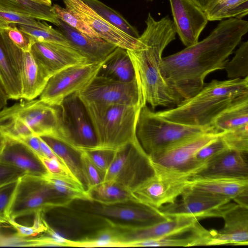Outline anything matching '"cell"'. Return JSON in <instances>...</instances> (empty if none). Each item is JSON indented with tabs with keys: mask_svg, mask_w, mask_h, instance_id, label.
Wrapping results in <instances>:
<instances>
[{
	"mask_svg": "<svg viewBox=\"0 0 248 248\" xmlns=\"http://www.w3.org/2000/svg\"><path fill=\"white\" fill-rule=\"evenodd\" d=\"M8 222L15 228L16 231V233L22 237H33L42 233L33 224L31 227L26 226L20 225L15 221V220L11 219H9Z\"/></svg>",
	"mask_w": 248,
	"mask_h": 248,
	"instance_id": "obj_51",
	"label": "cell"
},
{
	"mask_svg": "<svg viewBox=\"0 0 248 248\" xmlns=\"http://www.w3.org/2000/svg\"><path fill=\"white\" fill-rule=\"evenodd\" d=\"M22 31L32 37L36 42L57 43L71 46L66 37L51 26L44 28L16 25Z\"/></svg>",
	"mask_w": 248,
	"mask_h": 248,
	"instance_id": "obj_40",
	"label": "cell"
},
{
	"mask_svg": "<svg viewBox=\"0 0 248 248\" xmlns=\"http://www.w3.org/2000/svg\"><path fill=\"white\" fill-rule=\"evenodd\" d=\"M19 179L0 186V221L8 222L9 219L10 210L18 188Z\"/></svg>",
	"mask_w": 248,
	"mask_h": 248,
	"instance_id": "obj_42",
	"label": "cell"
},
{
	"mask_svg": "<svg viewBox=\"0 0 248 248\" xmlns=\"http://www.w3.org/2000/svg\"><path fill=\"white\" fill-rule=\"evenodd\" d=\"M27 174L24 171L0 162V186Z\"/></svg>",
	"mask_w": 248,
	"mask_h": 248,
	"instance_id": "obj_50",
	"label": "cell"
},
{
	"mask_svg": "<svg viewBox=\"0 0 248 248\" xmlns=\"http://www.w3.org/2000/svg\"><path fill=\"white\" fill-rule=\"evenodd\" d=\"M84 104L96 138V149L115 151L137 139L136 125L142 107L117 104Z\"/></svg>",
	"mask_w": 248,
	"mask_h": 248,
	"instance_id": "obj_5",
	"label": "cell"
},
{
	"mask_svg": "<svg viewBox=\"0 0 248 248\" xmlns=\"http://www.w3.org/2000/svg\"><path fill=\"white\" fill-rule=\"evenodd\" d=\"M221 133L210 132L186 139L149 155L161 169L192 177L203 168L195 159L198 151Z\"/></svg>",
	"mask_w": 248,
	"mask_h": 248,
	"instance_id": "obj_9",
	"label": "cell"
},
{
	"mask_svg": "<svg viewBox=\"0 0 248 248\" xmlns=\"http://www.w3.org/2000/svg\"><path fill=\"white\" fill-rule=\"evenodd\" d=\"M219 137L228 149L248 154V124L221 132Z\"/></svg>",
	"mask_w": 248,
	"mask_h": 248,
	"instance_id": "obj_41",
	"label": "cell"
},
{
	"mask_svg": "<svg viewBox=\"0 0 248 248\" xmlns=\"http://www.w3.org/2000/svg\"><path fill=\"white\" fill-rule=\"evenodd\" d=\"M9 98L0 84V111L7 107Z\"/></svg>",
	"mask_w": 248,
	"mask_h": 248,
	"instance_id": "obj_54",
	"label": "cell"
},
{
	"mask_svg": "<svg viewBox=\"0 0 248 248\" xmlns=\"http://www.w3.org/2000/svg\"><path fill=\"white\" fill-rule=\"evenodd\" d=\"M72 247H122V234L119 228L114 225L100 229L78 241L72 242Z\"/></svg>",
	"mask_w": 248,
	"mask_h": 248,
	"instance_id": "obj_34",
	"label": "cell"
},
{
	"mask_svg": "<svg viewBox=\"0 0 248 248\" xmlns=\"http://www.w3.org/2000/svg\"><path fill=\"white\" fill-rule=\"evenodd\" d=\"M17 140L25 144L38 156H44L41 149L39 137L36 136H30L21 138Z\"/></svg>",
	"mask_w": 248,
	"mask_h": 248,
	"instance_id": "obj_52",
	"label": "cell"
},
{
	"mask_svg": "<svg viewBox=\"0 0 248 248\" xmlns=\"http://www.w3.org/2000/svg\"><path fill=\"white\" fill-rule=\"evenodd\" d=\"M230 79L248 77V41L242 42L224 67Z\"/></svg>",
	"mask_w": 248,
	"mask_h": 248,
	"instance_id": "obj_38",
	"label": "cell"
},
{
	"mask_svg": "<svg viewBox=\"0 0 248 248\" xmlns=\"http://www.w3.org/2000/svg\"><path fill=\"white\" fill-rule=\"evenodd\" d=\"M154 0H145L147 2H152L153 1H154Z\"/></svg>",
	"mask_w": 248,
	"mask_h": 248,
	"instance_id": "obj_58",
	"label": "cell"
},
{
	"mask_svg": "<svg viewBox=\"0 0 248 248\" xmlns=\"http://www.w3.org/2000/svg\"><path fill=\"white\" fill-rule=\"evenodd\" d=\"M203 11L209 0H191Z\"/></svg>",
	"mask_w": 248,
	"mask_h": 248,
	"instance_id": "obj_55",
	"label": "cell"
},
{
	"mask_svg": "<svg viewBox=\"0 0 248 248\" xmlns=\"http://www.w3.org/2000/svg\"><path fill=\"white\" fill-rule=\"evenodd\" d=\"M0 135L19 140L30 136H50L61 140L63 136L60 106L39 99H22L0 111Z\"/></svg>",
	"mask_w": 248,
	"mask_h": 248,
	"instance_id": "obj_4",
	"label": "cell"
},
{
	"mask_svg": "<svg viewBox=\"0 0 248 248\" xmlns=\"http://www.w3.org/2000/svg\"><path fill=\"white\" fill-rule=\"evenodd\" d=\"M81 0L111 25L132 37L139 38L140 35L136 28L118 12L99 0Z\"/></svg>",
	"mask_w": 248,
	"mask_h": 248,
	"instance_id": "obj_35",
	"label": "cell"
},
{
	"mask_svg": "<svg viewBox=\"0 0 248 248\" xmlns=\"http://www.w3.org/2000/svg\"><path fill=\"white\" fill-rule=\"evenodd\" d=\"M189 186L229 198L248 207V178L193 176Z\"/></svg>",
	"mask_w": 248,
	"mask_h": 248,
	"instance_id": "obj_23",
	"label": "cell"
},
{
	"mask_svg": "<svg viewBox=\"0 0 248 248\" xmlns=\"http://www.w3.org/2000/svg\"><path fill=\"white\" fill-rule=\"evenodd\" d=\"M10 39L23 52H30L35 40L29 34L21 31L16 24L0 26Z\"/></svg>",
	"mask_w": 248,
	"mask_h": 248,
	"instance_id": "obj_45",
	"label": "cell"
},
{
	"mask_svg": "<svg viewBox=\"0 0 248 248\" xmlns=\"http://www.w3.org/2000/svg\"><path fill=\"white\" fill-rule=\"evenodd\" d=\"M4 142V137L0 135V153Z\"/></svg>",
	"mask_w": 248,
	"mask_h": 248,
	"instance_id": "obj_57",
	"label": "cell"
},
{
	"mask_svg": "<svg viewBox=\"0 0 248 248\" xmlns=\"http://www.w3.org/2000/svg\"><path fill=\"white\" fill-rule=\"evenodd\" d=\"M73 201L56 190L42 177L26 174L19 179L9 219L69 205Z\"/></svg>",
	"mask_w": 248,
	"mask_h": 248,
	"instance_id": "obj_8",
	"label": "cell"
},
{
	"mask_svg": "<svg viewBox=\"0 0 248 248\" xmlns=\"http://www.w3.org/2000/svg\"><path fill=\"white\" fill-rule=\"evenodd\" d=\"M0 11L22 14L49 22L56 26L59 23V19L52 11L51 6L31 0H0Z\"/></svg>",
	"mask_w": 248,
	"mask_h": 248,
	"instance_id": "obj_32",
	"label": "cell"
},
{
	"mask_svg": "<svg viewBox=\"0 0 248 248\" xmlns=\"http://www.w3.org/2000/svg\"><path fill=\"white\" fill-rule=\"evenodd\" d=\"M33 1L39 3L40 4H45L48 6H51V0H31Z\"/></svg>",
	"mask_w": 248,
	"mask_h": 248,
	"instance_id": "obj_56",
	"label": "cell"
},
{
	"mask_svg": "<svg viewBox=\"0 0 248 248\" xmlns=\"http://www.w3.org/2000/svg\"><path fill=\"white\" fill-rule=\"evenodd\" d=\"M227 149L219 136L198 151L195 155L196 161L203 168L207 163Z\"/></svg>",
	"mask_w": 248,
	"mask_h": 248,
	"instance_id": "obj_44",
	"label": "cell"
},
{
	"mask_svg": "<svg viewBox=\"0 0 248 248\" xmlns=\"http://www.w3.org/2000/svg\"><path fill=\"white\" fill-rule=\"evenodd\" d=\"M248 94V77L225 80L213 79L204 84L191 97L175 107L155 112L156 115L182 124L205 127L223 110L241 96Z\"/></svg>",
	"mask_w": 248,
	"mask_h": 248,
	"instance_id": "obj_3",
	"label": "cell"
},
{
	"mask_svg": "<svg viewBox=\"0 0 248 248\" xmlns=\"http://www.w3.org/2000/svg\"><path fill=\"white\" fill-rule=\"evenodd\" d=\"M31 52L52 76L69 67L89 62L74 48L57 43L36 42Z\"/></svg>",
	"mask_w": 248,
	"mask_h": 248,
	"instance_id": "obj_22",
	"label": "cell"
},
{
	"mask_svg": "<svg viewBox=\"0 0 248 248\" xmlns=\"http://www.w3.org/2000/svg\"><path fill=\"white\" fill-rule=\"evenodd\" d=\"M33 237L24 238L16 233L5 234L0 232V246L34 247Z\"/></svg>",
	"mask_w": 248,
	"mask_h": 248,
	"instance_id": "obj_49",
	"label": "cell"
},
{
	"mask_svg": "<svg viewBox=\"0 0 248 248\" xmlns=\"http://www.w3.org/2000/svg\"><path fill=\"white\" fill-rule=\"evenodd\" d=\"M92 163L100 171L105 173L114 154V151L95 149L84 151Z\"/></svg>",
	"mask_w": 248,
	"mask_h": 248,
	"instance_id": "obj_47",
	"label": "cell"
},
{
	"mask_svg": "<svg viewBox=\"0 0 248 248\" xmlns=\"http://www.w3.org/2000/svg\"><path fill=\"white\" fill-rule=\"evenodd\" d=\"M90 212L105 217L114 223L135 227L152 225L169 219L158 209L138 202L113 205H91Z\"/></svg>",
	"mask_w": 248,
	"mask_h": 248,
	"instance_id": "obj_18",
	"label": "cell"
},
{
	"mask_svg": "<svg viewBox=\"0 0 248 248\" xmlns=\"http://www.w3.org/2000/svg\"><path fill=\"white\" fill-rule=\"evenodd\" d=\"M221 217L224 226L219 231L205 230L203 245H248V207L228 203Z\"/></svg>",
	"mask_w": 248,
	"mask_h": 248,
	"instance_id": "obj_15",
	"label": "cell"
},
{
	"mask_svg": "<svg viewBox=\"0 0 248 248\" xmlns=\"http://www.w3.org/2000/svg\"><path fill=\"white\" fill-rule=\"evenodd\" d=\"M145 22L146 28L139 38L140 47L127 50L136 80L145 102L153 108L175 106L181 99L169 87L160 71L163 52L176 38L173 21L168 15L157 20L149 13Z\"/></svg>",
	"mask_w": 248,
	"mask_h": 248,
	"instance_id": "obj_2",
	"label": "cell"
},
{
	"mask_svg": "<svg viewBox=\"0 0 248 248\" xmlns=\"http://www.w3.org/2000/svg\"><path fill=\"white\" fill-rule=\"evenodd\" d=\"M210 132H217L211 126H195L169 121L156 115L145 105L139 113L136 135L142 148L150 155L186 139Z\"/></svg>",
	"mask_w": 248,
	"mask_h": 248,
	"instance_id": "obj_6",
	"label": "cell"
},
{
	"mask_svg": "<svg viewBox=\"0 0 248 248\" xmlns=\"http://www.w3.org/2000/svg\"><path fill=\"white\" fill-rule=\"evenodd\" d=\"M38 156L49 173L55 176L73 179L78 182L66 167L58 160L45 156Z\"/></svg>",
	"mask_w": 248,
	"mask_h": 248,
	"instance_id": "obj_48",
	"label": "cell"
},
{
	"mask_svg": "<svg viewBox=\"0 0 248 248\" xmlns=\"http://www.w3.org/2000/svg\"><path fill=\"white\" fill-rule=\"evenodd\" d=\"M39 20L32 16L20 13L0 11V26L16 24L44 28L49 25L45 22H42Z\"/></svg>",
	"mask_w": 248,
	"mask_h": 248,
	"instance_id": "obj_43",
	"label": "cell"
},
{
	"mask_svg": "<svg viewBox=\"0 0 248 248\" xmlns=\"http://www.w3.org/2000/svg\"><path fill=\"white\" fill-rule=\"evenodd\" d=\"M20 75L21 99L26 100H33L40 96L52 76L31 51L23 52Z\"/></svg>",
	"mask_w": 248,
	"mask_h": 248,
	"instance_id": "obj_27",
	"label": "cell"
},
{
	"mask_svg": "<svg viewBox=\"0 0 248 248\" xmlns=\"http://www.w3.org/2000/svg\"><path fill=\"white\" fill-rule=\"evenodd\" d=\"M155 167V174L131 194L137 202L158 209L176 201L189 186L191 177Z\"/></svg>",
	"mask_w": 248,
	"mask_h": 248,
	"instance_id": "obj_11",
	"label": "cell"
},
{
	"mask_svg": "<svg viewBox=\"0 0 248 248\" xmlns=\"http://www.w3.org/2000/svg\"><path fill=\"white\" fill-rule=\"evenodd\" d=\"M60 106L63 130L62 141L80 151L96 149L97 142L93 124L78 93L66 97Z\"/></svg>",
	"mask_w": 248,
	"mask_h": 248,
	"instance_id": "obj_10",
	"label": "cell"
},
{
	"mask_svg": "<svg viewBox=\"0 0 248 248\" xmlns=\"http://www.w3.org/2000/svg\"><path fill=\"white\" fill-rule=\"evenodd\" d=\"M40 137L49 145L74 178L87 191V182L83 173L80 160L81 151L57 138L50 136Z\"/></svg>",
	"mask_w": 248,
	"mask_h": 248,
	"instance_id": "obj_29",
	"label": "cell"
},
{
	"mask_svg": "<svg viewBox=\"0 0 248 248\" xmlns=\"http://www.w3.org/2000/svg\"><path fill=\"white\" fill-rule=\"evenodd\" d=\"M77 93L84 104H117L142 107L146 105L136 79L124 82L97 75Z\"/></svg>",
	"mask_w": 248,
	"mask_h": 248,
	"instance_id": "obj_12",
	"label": "cell"
},
{
	"mask_svg": "<svg viewBox=\"0 0 248 248\" xmlns=\"http://www.w3.org/2000/svg\"><path fill=\"white\" fill-rule=\"evenodd\" d=\"M203 11L210 21L242 19L248 15V0H209Z\"/></svg>",
	"mask_w": 248,
	"mask_h": 248,
	"instance_id": "obj_31",
	"label": "cell"
},
{
	"mask_svg": "<svg viewBox=\"0 0 248 248\" xmlns=\"http://www.w3.org/2000/svg\"><path fill=\"white\" fill-rule=\"evenodd\" d=\"M23 52L0 28V84L9 99L22 98L20 73Z\"/></svg>",
	"mask_w": 248,
	"mask_h": 248,
	"instance_id": "obj_21",
	"label": "cell"
},
{
	"mask_svg": "<svg viewBox=\"0 0 248 248\" xmlns=\"http://www.w3.org/2000/svg\"><path fill=\"white\" fill-rule=\"evenodd\" d=\"M0 162L17 168L28 175L43 177L48 173L31 149L24 143L13 139L4 137Z\"/></svg>",
	"mask_w": 248,
	"mask_h": 248,
	"instance_id": "obj_24",
	"label": "cell"
},
{
	"mask_svg": "<svg viewBox=\"0 0 248 248\" xmlns=\"http://www.w3.org/2000/svg\"><path fill=\"white\" fill-rule=\"evenodd\" d=\"M68 206L56 207L57 227L52 228L69 240L78 241L100 229L114 225L105 217L89 211L73 210Z\"/></svg>",
	"mask_w": 248,
	"mask_h": 248,
	"instance_id": "obj_16",
	"label": "cell"
},
{
	"mask_svg": "<svg viewBox=\"0 0 248 248\" xmlns=\"http://www.w3.org/2000/svg\"><path fill=\"white\" fill-rule=\"evenodd\" d=\"M56 190L69 199L92 202L89 192L77 181L48 173L42 177Z\"/></svg>",
	"mask_w": 248,
	"mask_h": 248,
	"instance_id": "obj_36",
	"label": "cell"
},
{
	"mask_svg": "<svg viewBox=\"0 0 248 248\" xmlns=\"http://www.w3.org/2000/svg\"><path fill=\"white\" fill-rule=\"evenodd\" d=\"M39 137L41 149L44 155L49 158L57 160L62 164L61 160L54 153L49 145L44 140H43L40 137Z\"/></svg>",
	"mask_w": 248,
	"mask_h": 248,
	"instance_id": "obj_53",
	"label": "cell"
},
{
	"mask_svg": "<svg viewBox=\"0 0 248 248\" xmlns=\"http://www.w3.org/2000/svg\"><path fill=\"white\" fill-rule=\"evenodd\" d=\"M80 160L88 192L103 182L105 174L94 166L84 151L81 152Z\"/></svg>",
	"mask_w": 248,
	"mask_h": 248,
	"instance_id": "obj_46",
	"label": "cell"
},
{
	"mask_svg": "<svg viewBox=\"0 0 248 248\" xmlns=\"http://www.w3.org/2000/svg\"><path fill=\"white\" fill-rule=\"evenodd\" d=\"M98 75L130 82L136 79L134 66L126 49L117 47L103 61Z\"/></svg>",
	"mask_w": 248,
	"mask_h": 248,
	"instance_id": "obj_28",
	"label": "cell"
},
{
	"mask_svg": "<svg viewBox=\"0 0 248 248\" xmlns=\"http://www.w3.org/2000/svg\"><path fill=\"white\" fill-rule=\"evenodd\" d=\"M92 202L113 205L137 202L131 192L112 182H103L88 191Z\"/></svg>",
	"mask_w": 248,
	"mask_h": 248,
	"instance_id": "obj_33",
	"label": "cell"
},
{
	"mask_svg": "<svg viewBox=\"0 0 248 248\" xmlns=\"http://www.w3.org/2000/svg\"><path fill=\"white\" fill-rule=\"evenodd\" d=\"M176 33L188 47L199 41L208 19L204 11L191 0H169Z\"/></svg>",
	"mask_w": 248,
	"mask_h": 248,
	"instance_id": "obj_20",
	"label": "cell"
},
{
	"mask_svg": "<svg viewBox=\"0 0 248 248\" xmlns=\"http://www.w3.org/2000/svg\"><path fill=\"white\" fill-rule=\"evenodd\" d=\"M155 170L149 155L137 139L115 151L103 182L114 183L131 192Z\"/></svg>",
	"mask_w": 248,
	"mask_h": 248,
	"instance_id": "obj_7",
	"label": "cell"
},
{
	"mask_svg": "<svg viewBox=\"0 0 248 248\" xmlns=\"http://www.w3.org/2000/svg\"><path fill=\"white\" fill-rule=\"evenodd\" d=\"M248 124V94L234 101L213 121L211 126L218 133Z\"/></svg>",
	"mask_w": 248,
	"mask_h": 248,
	"instance_id": "obj_30",
	"label": "cell"
},
{
	"mask_svg": "<svg viewBox=\"0 0 248 248\" xmlns=\"http://www.w3.org/2000/svg\"><path fill=\"white\" fill-rule=\"evenodd\" d=\"M198 223L187 236H171L142 241L130 244L128 247H191L201 246L200 227Z\"/></svg>",
	"mask_w": 248,
	"mask_h": 248,
	"instance_id": "obj_37",
	"label": "cell"
},
{
	"mask_svg": "<svg viewBox=\"0 0 248 248\" xmlns=\"http://www.w3.org/2000/svg\"><path fill=\"white\" fill-rule=\"evenodd\" d=\"M57 27L70 46L85 57L89 62H102L117 47L103 39L92 38L59 19Z\"/></svg>",
	"mask_w": 248,
	"mask_h": 248,
	"instance_id": "obj_25",
	"label": "cell"
},
{
	"mask_svg": "<svg viewBox=\"0 0 248 248\" xmlns=\"http://www.w3.org/2000/svg\"><path fill=\"white\" fill-rule=\"evenodd\" d=\"M65 8L74 11L104 40L126 50L140 48L141 42L109 24L81 0H62Z\"/></svg>",
	"mask_w": 248,
	"mask_h": 248,
	"instance_id": "obj_19",
	"label": "cell"
},
{
	"mask_svg": "<svg viewBox=\"0 0 248 248\" xmlns=\"http://www.w3.org/2000/svg\"><path fill=\"white\" fill-rule=\"evenodd\" d=\"M181 199L164 205L158 209L168 217L188 216L199 219L205 217H221L231 200L200 190L190 186L181 195Z\"/></svg>",
	"mask_w": 248,
	"mask_h": 248,
	"instance_id": "obj_14",
	"label": "cell"
},
{
	"mask_svg": "<svg viewBox=\"0 0 248 248\" xmlns=\"http://www.w3.org/2000/svg\"><path fill=\"white\" fill-rule=\"evenodd\" d=\"M195 217L178 216L152 225L135 227L116 223L122 234V247L134 242L179 235L192 231L199 223Z\"/></svg>",
	"mask_w": 248,
	"mask_h": 248,
	"instance_id": "obj_17",
	"label": "cell"
},
{
	"mask_svg": "<svg viewBox=\"0 0 248 248\" xmlns=\"http://www.w3.org/2000/svg\"><path fill=\"white\" fill-rule=\"evenodd\" d=\"M248 32L247 20H221L202 41L162 58L160 71L163 79L181 100L191 97L202 89L209 74L224 69Z\"/></svg>",
	"mask_w": 248,
	"mask_h": 248,
	"instance_id": "obj_1",
	"label": "cell"
},
{
	"mask_svg": "<svg viewBox=\"0 0 248 248\" xmlns=\"http://www.w3.org/2000/svg\"><path fill=\"white\" fill-rule=\"evenodd\" d=\"M245 155V154L227 149L193 176L248 178V165Z\"/></svg>",
	"mask_w": 248,
	"mask_h": 248,
	"instance_id": "obj_26",
	"label": "cell"
},
{
	"mask_svg": "<svg viewBox=\"0 0 248 248\" xmlns=\"http://www.w3.org/2000/svg\"><path fill=\"white\" fill-rule=\"evenodd\" d=\"M102 62L78 64L53 74L39 99L50 105L60 106L66 97L80 91L92 80L98 74Z\"/></svg>",
	"mask_w": 248,
	"mask_h": 248,
	"instance_id": "obj_13",
	"label": "cell"
},
{
	"mask_svg": "<svg viewBox=\"0 0 248 248\" xmlns=\"http://www.w3.org/2000/svg\"><path fill=\"white\" fill-rule=\"evenodd\" d=\"M51 10L58 19L76 30L92 38L101 39L98 34L74 11L66 8H62L56 4L51 6Z\"/></svg>",
	"mask_w": 248,
	"mask_h": 248,
	"instance_id": "obj_39",
	"label": "cell"
}]
</instances>
